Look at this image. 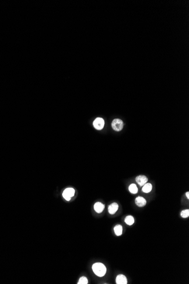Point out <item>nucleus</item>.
<instances>
[{"label": "nucleus", "instance_id": "nucleus-6", "mask_svg": "<svg viewBox=\"0 0 189 284\" xmlns=\"http://www.w3.org/2000/svg\"><path fill=\"white\" fill-rule=\"evenodd\" d=\"M135 204L139 207H143L146 205V200L143 197L138 196L135 199Z\"/></svg>", "mask_w": 189, "mask_h": 284}, {"label": "nucleus", "instance_id": "nucleus-13", "mask_svg": "<svg viewBox=\"0 0 189 284\" xmlns=\"http://www.w3.org/2000/svg\"><path fill=\"white\" fill-rule=\"evenodd\" d=\"M129 190L130 192V193H132V194H136L138 190L136 184H130L129 187Z\"/></svg>", "mask_w": 189, "mask_h": 284}, {"label": "nucleus", "instance_id": "nucleus-4", "mask_svg": "<svg viewBox=\"0 0 189 284\" xmlns=\"http://www.w3.org/2000/svg\"><path fill=\"white\" fill-rule=\"evenodd\" d=\"M105 122L103 119L101 117H97L96 118L93 123V125L95 129L97 130H101L104 127Z\"/></svg>", "mask_w": 189, "mask_h": 284}, {"label": "nucleus", "instance_id": "nucleus-11", "mask_svg": "<svg viewBox=\"0 0 189 284\" xmlns=\"http://www.w3.org/2000/svg\"><path fill=\"white\" fill-rule=\"evenodd\" d=\"M152 189V186L151 183H146L142 188V191L144 193H149L151 191Z\"/></svg>", "mask_w": 189, "mask_h": 284}, {"label": "nucleus", "instance_id": "nucleus-5", "mask_svg": "<svg viewBox=\"0 0 189 284\" xmlns=\"http://www.w3.org/2000/svg\"><path fill=\"white\" fill-rule=\"evenodd\" d=\"M135 180L140 186H143L148 181L147 178L144 175H139L136 178Z\"/></svg>", "mask_w": 189, "mask_h": 284}, {"label": "nucleus", "instance_id": "nucleus-10", "mask_svg": "<svg viewBox=\"0 0 189 284\" xmlns=\"http://www.w3.org/2000/svg\"><path fill=\"white\" fill-rule=\"evenodd\" d=\"M122 231H123V228L122 226L120 225H117L114 227V231L117 236L121 235L122 234Z\"/></svg>", "mask_w": 189, "mask_h": 284}, {"label": "nucleus", "instance_id": "nucleus-12", "mask_svg": "<svg viewBox=\"0 0 189 284\" xmlns=\"http://www.w3.org/2000/svg\"><path fill=\"white\" fill-rule=\"evenodd\" d=\"M125 222L127 225L131 226L134 223V218L132 216H128L125 218Z\"/></svg>", "mask_w": 189, "mask_h": 284}, {"label": "nucleus", "instance_id": "nucleus-3", "mask_svg": "<svg viewBox=\"0 0 189 284\" xmlns=\"http://www.w3.org/2000/svg\"><path fill=\"white\" fill-rule=\"evenodd\" d=\"M74 194H75L74 189H73V188H68L65 189V190L63 192L62 196L66 201H69L70 200L71 198L74 196Z\"/></svg>", "mask_w": 189, "mask_h": 284}, {"label": "nucleus", "instance_id": "nucleus-14", "mask_svg": "<svg viewBox=\"0 0 189 284\" xmlns=\"http://www.w3.org/2000/svg\"><path fill=\"white\" fill-rule=\"evenodd\" d=\"M181 216L182 217V218H188L189 216V209H186V210H184L181 211Z\"/></svg>", "mask_w": 189, "mask_h": 284}, {"label": "nucleus", "instance_id": "nucleus-2", "mask_svg": "<svg viewBox=\"0 0 189 284\" xmlns=\"http://www.w3.org/2000/svg\"><path fill=\"white\" fill-rule=\"evenodd\" d=\"M112 128L115 131H121L124 127L123 121L119 119H115L112 123Z\"/></svg>", "mask_w": 189, "mask_h": 284}, {"label": "nucleus", "instance_id": "nucleus-15", "mask_svg": "<svg viewBox=\"0 0 189 284\" xmlns=\"http://www.w3.org/2000/svg\"><path fill=\"white\" fill-rule=\"evenodd\" d=\"M78 284H88V280L86 277H82L80 278Z\"/></svg>", "mask_w": 189, "mask_h": 284}, {"label": "nucleus", "instance_id": "nucleus-7", "mask_svg": "<svg viewBox=\"0 0 189 284\" xmlns=\"http://www.w3.org/2000/svg\"><path fill=\"white\" fill-rule=\"evenodd\" d=\"M115 282L117 284H127L128 280L125 276L123 275H119L116 277Z\"/></svg>", "mask_w": 189, "mask_h": 284}, {"label": "nucleus", "instance_id": "nucleus-9", "mask_svg": "<svg viewBox=\"0 0 189 284\" xmlns=\"http://www.w3.org/2000/svg\"><path fill=\"white\" fill-rule=\"evenodd\" d=\"M104 208H105L104 205L103 204L101 203H100V202H97V203H95V204L94 205L95 210L97 213H101L103 211V210L104 209Z\"/></svg>", "mask_w": 189, "mask_h": 284}, {"label": "nucleus", "instance_id": "nucleus-8", "mask_svg": "<svg viewBox=\"0 0 189 284\" xmlns=\"http://www.w3.org/2000/svg\"><path fill=\"white\" fill-rule=\"evenodd\" d=\"M118 209V205L116 203H113L108 207V212L111 214H114Z\"/></svg>", "mask_w": 189, "mask_h": 284}, {"label": "nucleus", "instance_id": "nucleus-1", "mask_svg": "<svg viewBox=\"0 0 189 284\" xmlns=\"http://www.w3.org/2000/svg\"><path fill=\"white\" fill-rule=\"evenodd\" d=\"M92 270L95 274L99 277L104 276L107 272L105 266L101 263H95L92 265Z\"/></svg>", "mask_w": 189, "mask_h": 284}, {"label": "nucleus", "instance_id": "nucleus-16", "mask_svg": "<svg viewBox=\"0 0 189 284\" xmlns=\"http://www.w3.org/2000/svg\"><path fill=\"white\" fill-rule=\"evenodd\" d=\"M186 197H187V198H188V199H189V192H186Z\"/></svg>", "mask_w": 189, "mask_h": 284}]
</instances>
